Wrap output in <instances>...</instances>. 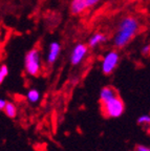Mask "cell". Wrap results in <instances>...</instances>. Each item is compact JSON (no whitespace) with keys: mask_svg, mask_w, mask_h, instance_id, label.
<instances>
[{"mask_svg":"<svg viewBox=\"0 0 150 151\" xmlns=\"http://www.w3.org/2000/svg\"><path fill=\"white\" fill-rule=\"evenodd\" d=\"M106 40H107V39H106V36L104 35L103 33L98 32V33H94L90 36V38H89V40H88V46L90 47V48H94V47L99 46L100 44L104 43Z\"/></svg>","mask_w":150,"mask_h":151,"instance_id":"9","label":"cell"},{"mask_svg":"<svg viewBox=\"0 0 150 151\" xmlns=\"http://www.w3.org/2000/svg\"><path fill=\"white\" fill-rule=\"evenodd\" d=\"M9 75V67H7L5 64H2L1 67H0V83H3L4 79Z\"/></svg>","mask_w":150,"mask_h":151,"instance_id":"12","label":"cell"},{"mask_svg":"<svg viewBox=\"0 0 150 151\" xmlns=\"http://www.w3.org/2000/svg\"><path fill=\"white\" fill-rule=\"evenodd\" d=\"M138 123L140 124V125H149L150 124V116H148V114L141 116L138 119Z\"/></svg>","mask_w":150,"mask_h":151,"instance_id":"13","label":"cell"},{"mask_svg":"<svg viewBox=\"0 0 150 151\" xmlns=\"http://www.w3.org/2000/svg\"><path fill=\"white\" fill-rule=\"evenodd\" d=\"M88 48L89 46L84 43H78L74 46V48L71 50V63L73 65H79L83 62V60L86 58L87 54H88Z\"/></svg>","mask_w":150,"mask_h":151,"instance_id":"5","label":"cell"},{"mask_svg":"<svg viewBox=\"0 0 150 151\" xmlns=\"http://www.w3.org/2000/svg\"><path fill=\"white\" fill-rule=\"evenodd\" d=\"M100 1H101V0H86V3H87V5H88V9H90V7H94V5L98 4Z\"/></svg>","mask_w":150,"mask_h":151,"instance_id":"14","label":"cell"},{"mask_svg":"<svg viewBox=\"0 0 150 151\" xmlns=\"http://www.w3.org/2000/svg\"><path fill=\"white\" fill-rule=\"evenodd\" d=\"M125 109L124 102L121 98L118 97L101 104V110L103 116L106 118H119L123 114Z\"/></svg>","mask_w":150,"mask_h":151,"instance_id":"3","label":"cell"},{"mask_svg":"<svg viewBox=\"0 0 150 151\" xmlns=\"http://www.w3.org/2000/svg\"><path fill=\"white\" fill-rule=\"evenodd\" d=\"M117 90L115 89L111 86H105L101 89V92H100V103L103 104L105 102L109 101V100L113 99V98L118 97Z\"/></svg>","mask_w":150,"mask_h":151,"instance_id":"7","label":"cell"},{"mask_svg":"<svg viewBox=\"0 0 150 151\" xmlns=\"http://www.w3.org/2000/svg\"><path fill=\"white\" fill-rule=\"evenodd\" d=\"M120 61V54L118 50H109L107 54L104 56L102 60L101 68L105 75H110L115 67L118 66Z\"/></svg>","mask_w":150,"mask_h":151,"instance_id":"4","label":"cell"},{"mask_svg":"<svg viewBox=\"0 0 150 151\" xmlns=\"http://www.w3.org/2000/svg\"><path fill=\"white\" fill-rule=\"evenodd\" d=\"M2 111L5 113V116L9 119H14L17 116V107L12 102H7L4 109H3Z\"/></svg>","mask_w":150,"mask_h":151,"instance_id":"10","label":"cell"},{"mask_svg":"<svg viewBox=\"0 0 150 151\" xmlns=\"http://www.w3.org/2000/svg\"><path fill=\"white\" fill-rule=\"evenodd\" d=\"M26 97H27V100L31 103H36V102L39 101V98H40V92L38 91L37 89H30L26 94Z\"/></svg>","mask_w":150,"mask_h":151,"instance_id":"11","label":"cell"},{"mask_svg":"<svg viewBox=\"0 0 150 151\" xmlns=\"http://www.w3.org/2000/svg\"><path fill=\"white\" fill-rule=\"evenodd\" d=\"M41 52L38 47L30 50L24 58V68L27 75L37 77L41 71Z\"/></svg>","mask_w":150,"mask_h":151,"instance_id":"2","label":"cell"},{"mask_svg":"<svg viewBox=\"0 0 150 151\" xmlns=\"http://www.w3.org/2000/svg\"><path fill=\"white\" fill-rule=\"evenodd\" d=\"M61 52V44L58 41H53L49 43L48 50L46 55V62L48 64H54L60 56Z\"/></svg>","mask_w":150,"mask_h":151,"instance_id":"6","label":"cell"},{"mask_svg":"<svg viewBox=\"0 0 150 151\" xmlns=\"http://www.w3.org/2000/svg\"><path fill=\"white\" fill-rule=\"evenodd\" d=\"M6 103H7V101H5V100H3V99L0 100V109H1V110H3V109H4Z\"/></svg>","mask_w":150,"mask_h":151,"instance_id":"17","label":"cell"},{"mask_svg":"<svg viewBox=\"0 0 150 151\" xmlns=\"http://www.w3.org/2000/svg\"><path fill=\"white\" fill-rule=\"evenodd\" d=\"M136 151H150V148L143 146V145H138V146H136Z\"/></svg>","mask_w":150,"mask_h":151,"instance_id":"16","label":"cell"},{"mask_svg":"<svg viewBox=\"0 0 150 151\" xmlns=\"http://www.w3.org/2000/svg\"><path fill=\"white\" fill-rule=\"evenodd\" d=\"M140 24L136 18L126 16L119 22L117 32L113 37V44L118 48H123L134 38L138 32Z\"/></svg>","mask_w":150,"mask_h":151,"instance_id":"1","label":"cell"},{"mask_svg":"<svg viewBox=\"0 0 150 151\" xmlns=\"http://www.w3.org/2000/svg\"><path fill=\"white\" fill-rule=\"evenodd\" d=\"M88 9L86 0H71V12L73 15H81Z\"/></svg>","mask_w":150,"mask_h":151,"instance_id":"8","label":"cell"},{"mask_svg":"<svg viewBox=\"0 0 150 151\" xmlns=\"http://www.w3.org/2000/svg\"><path fill=\"white\" fill-rule=\"evenodd\" d=\"M141 52H142V54H143V55H148V54H150V45H149V44L144 45V46L142 47Z\"/></svg>","mask_w":150,"mask_h":151,"instance_id":"15","label":"cell"}]
</instances>
